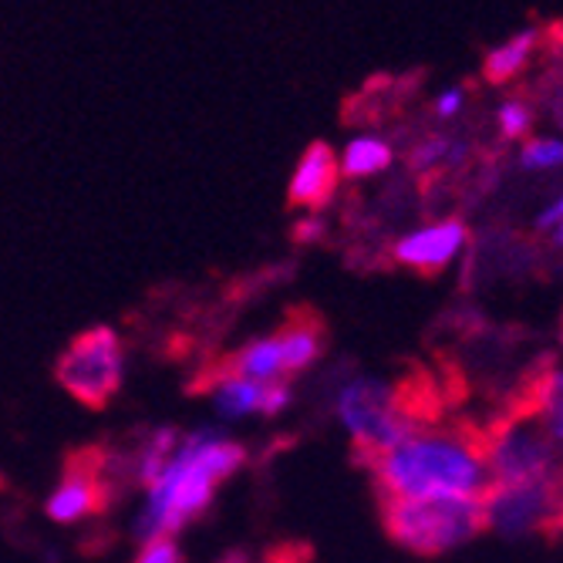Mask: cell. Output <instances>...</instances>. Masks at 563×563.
I'll return each mask as SVG.
<instances>
[{"label": "cell", "instance_id": "cell-1", "mask_svg": "<svg viewBox=\"0 0 563 563\" xmlns=\"http://www.w3.org/2000/svg\"><path fill=\"white\" fill-rule=\"evenodd\" d=\"M362 463L382 499H483L493 486L483 435L466 426L419 422L398 445Z\"/></svg>", "mask_w": 563, "mask_h": 563}, {"label": "cell", "instance_id": "cell-2", "mask_svg": "<svg viewBox=\"0 0 563 563\" xmlns=\"http://www.w3.org/2000/svg\"><path fill=\"white\" fill-rule=\"evenodd\" d=\"M246 463V449L227 439L223 429L202 426L183 432L163 473L145 486V503L135 514V537L142 543L173 537L213 503L217 486Z\"/></svg>", "mask_w": 563, "mask_h": 563}, {"label": "cell", "instance_id": "cell-3", "mask_svg": "<svg viewBox=\"0 0 563 563\" xmlns=\"http://www.w3.org/2000/svg\"><path fill=\"white\" fill-rule=\"evenodd\" d=\"M388 537L416 556H445L470 547L483 527V499H385Z\"/></svg>", "mask_w": 563, "mask_h": 563}, {"label": "cell", "instance_id": "cell-4", "mask_svg": "<svg viewBox=\"0 0 563 563\" xmlns=\"http://www.w3.org/2000/svg\"><path fill=\"white\" fill-rule=\"evenodd\" d=\"M334 419L354 439V449L362 459L378 455L398 445L408 432L419 426L412 405L385 378L372 375H351L334 388L331 398Z\"/></svg>", "mask_w": 563, "mask_h": 563}, {"label": "cell", "instance_id": "cell-5", "mask_svg": "<svg viewBox=\"0 0 563 563\" xmlns=\"http://www.w3.org/2000/svg\"><path fill=\"white\" fill-rule=\"evenodd\" d=\"M483 455L493 486L563 483V455L527 408L489 426L483 435Z\"/></svg>", "mask_w": 563, "mask_h": 563}, {"label": "cell", "instance_id": "cell-6", "mask_svg": "<svg viewBox=\"0 0 563 563\" xmlns=\"http://www.w3.org/2000/svg\"><path fill=\"white\" fill-rule=\"evenodd\" d=\"M122 372H125V354L112 328H91L78 334L55 365L58 385L91 408H101L119 391Z\"/></svg>", "mask_w": 563, "mask_h": 563}, {"label": "cell", "instance_id": "cell-7", "mask_svg": "<svg viewBox=\"0 0 563 563\" xmlns=\"http://www.w3.org/2000/svg\"><path fill=\"white\" fill-rule=\"evenodd\" d=\"M563 523V483L489 486L483 496V527L503 540H527Z\"/></svg>", "mask_w": 563, "mask_h": 563}, {"label": "cell", "instance_id": "cell-8", "mask_svg": "<svg viewBox=\"0 0 563 563\" xmlns=\"http://www.w3.org/2000/svg\"><path fill=\"white\" fill-rule=\"evenodd\" d=\"M470 246V227L455 217H442V220H429L422 227L405 230L395 243H391V257L395 264L419 271V274H442L445 267H452Z\"/></svg>", "mask_w": 563, "mask_h": 563}, {"label": "cell", "instance_id": "cell-9", "mask_svg": "<svg viewBox=\"0 0 563 563\" xmlns=\"http://www.w3.org/2000/svg\"><path fill=\"white\" fill-rule=\"evenodd\" d=\"M341 179L338 169V152L328 142H314L300 152V159L294 166L290 186H287V199L290 207H303V210H321L324 202L334 196Z\"/></svg>", "mask_w": 563, "mask_h": 563}, {"label": "cell", "instance_id": "cell-10", "mask_svg": "<svg viewBox=\"0 0 563 563\" xmlns=\"http://www.w3.org/2000/svg\"><path fill=\"white\" fill-rule=\"evenodd\" d=\"M101 506V483L91 470H71L65 483L47 496L44 514L55 523H78Z\"/></svg>", "mask_w": 563, "mask_h": 563}, {"label": "cell", "instance_id": "cell-11", "mask_svg": "<svg viewBox=\"0 0 563 563\" xmlns=\"http://www.w3.org/2000/svg\"><path fill=\"white\" fill-rule=\"evenodd\" d=\"M540 51V34L533 27H523L517 34L503 37L499 44H493L483 58V75L489 85H506V81H517L537 58Z\"/></svg>", "mask_w": 563, "mask_h": 563}, {"label": "cell", "instance_id": "cell-12", "mask_svg": "<svg viewBox=\"0 0 563 563\" xmlns=\"http://www.w3.org/2000/svg\"><path fill=\"white\" fill-rule=\"evenodd\" d=\"M220 372H230V375H236V378L257 382V385L287 382L284 351H280L277 334H267V338H257V341L243 344L236 354H230V362H227Z\"/></svg>", "mask_w": 563, "mask_h": 563}, {"label": "cell", "instance_id": "cell-13", "mask_svg": "<svg viewBox=\"0 0 563 563\" xmlns=\"http://www.w3.org/2000/svg\"><path fill=\"white\" fill-rule=\"evenodd\" d=\"M527 412L540 422L550 442L563 455V365H550L530 388Z\"/></svg>", "mask_w": 563, "mask_h": 563}, {"label": "cell", "instance_id": "cell-14", "mask_svg": "<svg viewBox=\"0 0 563 563\" xmlns=\"http://www.w3.org/2000/svg\"><path fill=\"white\" fill-rule=\"evenodd\" d=\"M280 351H284V368L287 375H300L311 368L321 347H324V331L314 318H290L280 331H277Z\"/></svg>", "mask_w": 563, "mask_h": 563}, {"label": "cell", "instance_id": "cell-15", "mask_svg": "<svg viewBox=\"0 0 563 563\" xmlns=\"http://www.w3.org/2000/svg\"><path fill=\"white\" fill-rule=\"evenodd\" d=\"M395 159V148L382 135H354L338 156V169L344 179H372L382 176Z\"/></svg>", "mask_w": 563, "mask_h": 563}, {"label": "cell", "instance_id": "cell-16", "mask_svg": "<svg viewBox=\"0 0 563 563\" xmlns=\"http://www.w3.org/2000/svg\"><path fill=\"white\" fill-rule=\"evenodd\" d=\"M213 408L223 419H246V416H261V398H264V385L236 378L230 372H217V382L210 388Z\"/></svg>", "mask_w": 563, "mask_h": 563}, {"label": "cell", "instance_id": "cell-17", "mask_svg": "<svg viewBox=\"0 0 563 563\" xmlns=\"http://www.w3.org/2000/svg\"><path fill=\"white\" fill-rule=\"evenodd\" d=\"M470 156V145L463 139H452V135H426L412 145L408 152V166L416 173H439V169H455L463 166Z\"/></svg>", "mask_w": 563, "mask_h": 563}, {"label": "cell", "instance_id": "cell-18", "mask_svg": "<svg viewBox=\"0 0 563 563\" xmlns=\"http://www.w3.org/2000/svg\"><path fill=\"white\" fill-rule=\"evenodd\" d=\"M517 163L523 173L533 176H547V173H560L563 169V135H530L523 139Z\"/></svg>", "mask_w": 563, "mask_h": 563}, {"label": "cell", "instance_id": "cell-19", "mask_svg": "<svg viewBox=\"0 0 563 563\" xmlns=\"http://www.w3.org/2000/svg\"><path fill=\"white\" fill-rule=\"evenodd\" d=\"M496 132L506 142H523L533 135V109L527 98H503L496 106Z\"/></svg>", "mask_w": 563, "mask_h": 563}, {"label": "cell", "instance_id": "cell-20", "mask_svg": "<svg viewBox=\"0 0 563 563\" xmlns=\"http://www.w3.org/2000/svg\"><path fill=\"white\" fill-rule=\"evenodd\" d=\"M537 236L547 243V246H553V250H560L563 253V189L547 202V207L537 213Z\"/></svg>", "mask_w": 563, "mask_h": 563}, {"label": "cell", "instance_id": "cell-21", "mask_svg": "<svg viewBox=\"0 0 563 563\" xmlns=\"http://www.w3.org/2000/svg\"><path fill=\"white\" fill-rule=\"evenodd\" d=\"M463 109H466V88H463V85H449V88H442V91L435 95V101H432V112H435L442 122H452L455 115H463Z\"/></svg>", "mask_w": 563, "mask_h": 563}, {"label": "cell", "instance_id": "cell-22", "mask_svg": "<svg viewBox=\"0 0 563 563\" xmlns=\"http://www.w3.org/2000/svg\"><path fill=\"white\" fill-rule=\"evenodd\" d=\"M135 563H183V553L173 537H159V540L142 543Z\"/></svg>", "mask_w": 563, "mask_h": 563}, {"label": "cell", "instance_id": "cell-23", "mask_svg": "<svg viewBox=\"0 0 563 563\" xmlns=\"http://www.w3.org/2000/svg\"><path fill=\"white\" fill-rule=\"evenodd\" d=\"M294 398V388L287 382H274V385H264V398H261V416H280L284 408L290 405Z\"/></svg>", "mask_w": 563, "mask_h": 563}, {"label": "cell", "instance_id": "cell-24", "mask_svg": "<svg viewBox=\"0 0 563 563\" xmlns=\"http://www.w3.org/2000/svg\"><path fill=\"white\" fill-rule=\"evenodd\" d=\"M328 233V220L321 213H307L294 223V240L297 243H318Z\"/></svg>", "mask_w": 563, "mask_h": 563}, {"label": "cell", "instance_id": "cell-25", "mask_svg": "<svg viewBox=\"0 0 563 563\" xmlns=\"http://www.w3.org/2000/svg\"><path fill=\"white\" fill-rule=\"evenodd\" d=\"M556 344H560V354H563V318H560V328H556Z\"/></svg>", "mask_w": 563, "mask_h": 563}]
</instances>
